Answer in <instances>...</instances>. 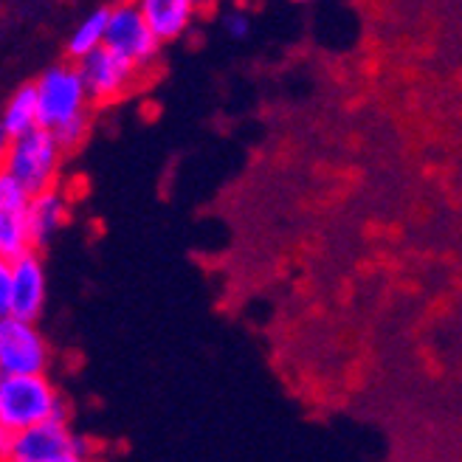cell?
Wrapping results in <instances>:
<instances>
[{
  "label": "cell",
  "instance_id": "cell-1",
  "mask_svg": "<svg viewBox=\"0 0 462 462\" xmlns=\"http://www.w3.org/2000/svg\"><path fill=\"white\" fill-rule=\"evenodd\" d=\"M40 127L54 133L62 150H74L88 133V88L77 62H60L37 79Z\"/></svg>",
  "mask_w": 462,
  "mask_h": 462
},
{
  "label": "cell",
  "instance_id": "cell-2",
  "mask_svg": "<svg viewBox=\"0 0 462 462\" xmlns=\"http://www.w3.org/2000/svg\"><path fill=\"white\" fill-rule=\"evenodd\" d=\"M49 420H68V403L45 375L0 378V431L17 434Z\"/></svg>",
  "mask_w": 462,
  "mask_h": 462
},
{
  "label": "cell",
  "instance_id": "cell-3",
  "mask_svg": "<svg viewBox=\"0 0 462 462\" xmlns=\"http://www.w3.org/2000/svg\"><path fill=\"white\" fill-rule=\"evenodd\" d=\"M60 158H62V147L57 144L54 133L37 127L23 138L4 144V170L0 172L14 178L34 198L54 189Z\"/></svg>",
  "mask_w": 462,
  "mask_h": 462
},
{
  "label": "cell",
  "instance_id": "cell-4",
  "mask_svg": "<svg viewBox=\"0 0 462 462\" xmlns=\"http://www.w3.org/2000/svg\"><path fill=\"white\" fill-rule=\"evenodd\" d=\"M0 454L14 462H74L88 459V448L68 420H49L34 429L6 434L0 431Z\"/></svg>",
  "mask_w": 462,
  "mask_h": 462
},
{
  "label": "cell",
  "instance_id": "cell-5",
  "mask_svg": "<svg viewBox=\"0 0 462 462\" xmlns=\"http://www.w3.org/2000/svg\"><path fill=\"white\" fill-rule=\"evenodd\" d=\"M51 346L32 321L0 319V373L4 375H45Z\"/></svg>",
  "mask_w": 462,
  "mask_h": 462
},
{
  "label": "cell",
  "instance_id": "cell-6",
  "mask_svg": "<svg viewBox=\"0 0 462 462\" xmlns=\"http://www.w3.org/2000/svg\"><path fill=\"white\" fill-rule=\"evenodd\" d=\"M105 49L113 54L125 57L135 68H144L155 60L161 42L152 34L150 23L142 12V4H119L110 6V20H107V40Z\"/></svg>",
  "mask_w": 462,
  "mask_h": 462
},
{
  "label": "cell",
  "instance_id": "cell-7",
  "mask_svg": "<svg viewBox=\"0 0 462 462\" xmlns=\"http://www.w3.org/2000/svg\"><path fill=\"white\" fill-rule=\"evenodd\" d=\"M77 68L85 79L90 102H99V105L122 99L138 77V68L133 62H127L125 57L113 54L110 49L94 51L82 62H77Z\"/></svg>",
  "mask_w": 462,
  "mask_h": 462
},
{
  "label": "cell",
  "instance_id": "cell-8",
  "mask_svg": "<svg viewBox=\"0 0 462 462\" xmlns=\"http://www.w3.org/2000/svg\"><path fill=\"white\" fill-rule=\"evenodd\" d=\"M6 268L12 280V302L6 319H20L34 325L45 305V268L40 251H29L26 257L6 263Z\"/></svg>",
  "mask_w": 462,
  "mask_h": 462
},
{
  "label": "cell",
  "instance_id": "cell-9",
  "mask_svg": "<svg viewBox=\"0 0 462 462\" xmlns=\"http://www.w3.org/2000/svg\"><path fill=\"white\" fill-rule=\"evenodd\" d=\"M40 127V102H37V85L26 82L20 85L9 102L4 105V116H0V135H4V144L23 138L26 133Z\"/></svg>",
  "mask_w": 462,
  "mask_h": 462
},
{
  "label": "cell",
  "instance_id": "cell-10",
  "mask_svg": "<svg viewBox=\"0 0 462 462\" xmlns=\"http://www.w3.org/2000/svg\"><path fill=\"white\" fill-rule=\"evenodd\" d=\"M65 217H68V206H65V198L57 189H49V192L32 198L29 209H26V223H29V235H32L34 251H40L42 245H49V240L62 228Z\"/></svg>",
  "mask_w": 462,
  "mask_h": 462
},
{
  "label": "cell",
  "instance_id": "cell-11",
  "mask_svg": "<svg viewBox=\"0 0 462 462\" xmlns=\"http://www.w3.org/2000/svg\"><path fill=\"white\" fill-rule=\"evenodd\" d=\"M142 12L158 42H170L192 26L195 4L192 0H144Z\"/></svg>",
  "mask_w": 462,
  "mask_h": 462
},
{
  "label": "cell",
  "instance_id": "cell-12",
  "mask_svg": "<svg viewBox=\"0 0 462 462\" xmlns=\"http://www.w3.org/2000/svg\"><path fill=\"white\" fill-rule=\"evenodd\" d=\"M107 20H110V6H99L94 12H88L68 37L65 54L71 62H82L85 57H90L94 51L105 49L107 40Z\"/></svg>",
  "mask_w": 462,
  "mask_h": 462
},
{
  "label": "cell",
  "instance_id": "cell-13",
  "mask_svg": "<svg viewBox=\"0 0 462 462\" xmlns=\"http://www.w3.org/2000/svg\"><path fill=\"white\" fill-rule=\"evenodd\" d=\"M29 251H34V245H32L26 215L0 212V257H4V263L26 257Z\"/></svg>",
  "mask_w": 462,
  "mask_h": 462
},
{
  "label": "cell",
  "instance_id": "cell-14",
  "mask_svg": "<svg viewBox=\"0 0 462 462\" xmlns=\"http://www.w3.org/2000/svg\"><path fill=\"white\" fill-rule=\"evenodd\" d=\"M32 203V195L20 187V183L9 175L0 172V212H9V215H26Z\"/></svg>",
  "mask_w": 462,
  "mask_h": 462
},
{
  "label": "cell",
  "instance_id": "cell-15",
  "mask_svg": "<svg viewBox=\"0 0 462 462\" xmlns=\"http://www.w3.org/2000/svg\"><path fill=\"white\" fill-rule=\"evenodd\" d=\"M223 32H226L228 37H235V40L248 37V32H251V17H248L243 9H228V12L223 14Z\"/></svg>",
  "mask_w": 462,
  "mask_h": 462
},
{
  "label": "cell",
  "instance_id": "cell-16",
  "mask_svg": "<svg viewBox=\"0 0 462 462\" xmlns=\"http://www.w3.org/2000/svg\"><path fill=\"white\" fill-rule=\"evenodd\" d=\"M9 302H12V280L6 263H0V316H9Z\"/></svg>",
  "mask_w": 462,
  "mask_h": 462
},
{
  "label": "cell",
  "instance_id": "cell-17",
  "mask_svg": "<svg viewBox=\"0 0 462 462\" xmlns=\"http://www.w3.org/2000/svg\"><path fill=\"white\" fill-rule=\"evenodd\" d=\"M74 462H90V459H74Z\"/></svg>",
  "mask_w": 462,
  "mask_h": 462
},
{
  "label": "cell",
  "instance_id": "cell-18",
  "mask_svg": "<svg viewBox=\"0 0 462 462\" xmlns=\"http://www.w3.org/2000/svg\"><path fill=\"white\" fill-rule=\"evenodd\" d=\"M4 462H14V459H4Z\"/></svg>",
  "mask_w": 462,
  "mask_h": 462
}]
</instances>
